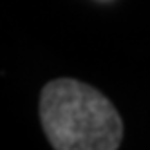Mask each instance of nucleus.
<instances>
[{
	"label": "nucleus",
	"mask_w": 150,
	"mask_h": 150,
	"mask_svg": "<svg viewBox=\"0 0 150 150\" xmlns=\"http://www.w3.org/2000/svg\"><path fill=\"white\" fill-rule=\"evenodd\" d=\"M40 121L56 150H116L123 139L121 116L110 100L72 78L52 80L42 89Z\"/></svg>",
	"instance_id": "nucleus-1"
}]
</instances>
